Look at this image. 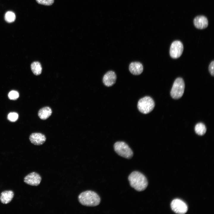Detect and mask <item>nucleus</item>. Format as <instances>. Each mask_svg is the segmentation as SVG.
<instances>
[{"label": "nucleus", "instance_id": "nucleus-10", "mask_svg": "<svg viewBox=\"0 0 214 214\" xmlns=\"http://www.w3.org/2000/svg\"><path fill=\"white\" fill-rule=\"evenodd\" d=\"M31 142L33 144L37 145L43 144L46 140L44 135L40 133H32L29 137Z\"/></svg>", "mask_w": 214, "mask_h": 214}, {"label": "nucleus", "instance_id": "nucleus-19", "mask_svg": "<svg viewBox=\"0 0 214 214\" xmlns=\"http://www.w3.org/2000/svg\"><path fill=\"white\" fill-rule=\"evenodd\" d=\"M18 115L16 112H10L9 114L7 116L8 119L11 122L16 121L18 119Z\"/></svg>", "mask_w": 214, "mask_h": 214}, {"label": "nucleus", "instance_id": "nucleus-16", "mask_svg": "<svg viewBox=\"0 0 214 214\" xmlns=\"http://www.w3.org/2000/svg\"><path fill=\"white\" fill-rule=\"evenodd\" d=\"M195 132L200 136L204 135L206 132L207 129L205 125L202 123L196 124L195 127Z\"/></svg>", "mask_w": 214, "mask_h": 214}, {"label": "nucleus", "instance_id": "nucleus-15", "mask_svg": "<svg viewBox=\"0 0 214 214\" xmlns=\"http://www.w3.org/2000/svg\"><path fill=\"white\" fill-rule=\"evenodd\" d=\"M31 70L34 74L37 75H40L42 71V67L41 64L38 62H32L31 65Z\"/></svg>", "mask_w": 214, "mask_h": 214}, {"label": "nucleus", "instance_id": "nucleus-4", "mask_svg": "<svg viewBox=\"0 0 214 214\" xmlns=\"http://www.w3.org/2000/svg\"><path fill=\"white\" fill-rule=\"evenodd\" d=\"M114 149L118 155L125 158L130 159L133 155V152L131 149L124 142H116L114 145Z\"/></svg>", "mask_w": 214, "mask_h": 214}, {"label": "nucleus", "instance_id": "nucleus-7", "mask_svg": "<svg viewBox=\"0 0 214 214\" xmlns=\"http://www.w3.org/2000/svg\"><path fill=\"white\" fill-rule=\"evenodd\" d=\"M171 206L172 210L178 214H185L187 212L188 210L186 204L179 199L173 200L171 202Z\"/></svg>", "mask_w": 214, "mask_h": 214}, {"label": "nucleus", "instance_id": "nucleus-13", "mask_svg": "<svg viewBox=\"0 0 214 214\" xmlns=\"http://www.w3.org/2000/svg\"><path fill=\"white\" fill-rule=\"evenodd\" d=\"M14 195L13 192L11 191H4L1 194L0 201L3 204H8L12 200Z\"/></svg>", "mask_w": 214, "mask_h": 214}, {"label": "nucleus", "instance_id": "nucleus-5", "mask_svg": "<svg viewBox=\"0 0 214 214\" xmlns=\"http://www.w3.org/2000/svg\"><path fill=\"white\" fill-rule=\"evenodd\" d=\"M185 87L183 79L181 78H177L175 80L171 90V96L175 99L180 98L184 93Z\"/></svg>", "mask_w": 214, "mask_h": 214}, {"label": "nucleus", "instance_id": "nucleus-21", "mask_svg": "<svg viewBox=\"0 0 214 214\" xmlns=\"http://www.w3.org/2000/svg\"><path fill=\"white\" fill-rule=\"evenodd\" d=\"M214 61H212L210 63L209 67V70L211 75L214 76Z\"/></svg>", "mask_w": 214, "mask_h": 214}, {"label": "nucleus", "instance_id": "nucleus-2", "mask_svg": "<svg viewBox=\"0 0 214 214\" xmlns=\"http://www.w3.org/2000/svg\"><path fill=\"white\" fill-rule=\"evenodd\" d=\"M78 200L82 205L86 206H96L99 204L100 199L94 191H86L81 193L78 196Z\"/></svg>", "mask_w": 214, "mask_h": 214}, {"label": "nucleus", "instance_id": "nucleus-11", "mask_svg": "<svg viewBox=\"0 0 214 214\" xmlns=\"http://www.w3.org/2000/svg\"><path fill=\"white\" fill-rule=\"evenodd\" d=\"M195 27L199 29L206 28L208 26V21L206 17L203 15L196 16L193 20Z\"/></svg>", "mask_w": 214, "mask_h": 214}, {"label": "nucleus", "instance_id": "nucleus-12", "mask_svg": "<svg viewBox=\"0 0 214 214\" xmlns=\"http://www.w3.org/2000/svg\"><path fill=\"white\" fill-rule=\"evenodd\" d=\"M129 69L132 74L135 75H138L142 72L143 67L142 64L140 62H135L130 63Z\"/></svg>", "mask_w": 214, "mask_h": 214}, {"label": "nucleus", "instance_id": "nucleus-9", "mask_svg": "<svg viewBox=\"0 0 214 214\" xmlns=\"http://www.w3.org/2000/svg\"><path fill=\"white\" fill-rule=\"evenodd\" d=\"M117 76L115 73L113 71H109L104 75L103 78L104 84L108 87L113 85L116 82Z\"/></svg>", "mask_w": 214, "mask_h": 214}, {"label": "nucleus", "instance_id": "nucleus-8", "mask_svg": "<svg viewBox=\"0 0 214 214\" xmlns=\"http://www.w3.org/2000/svg\"><path fill=\"white\" fill-rule=\"evenodd\" d=\"M40 176L35 172H32L28 174L24 178V182L26 184L32 186H37L41 181Z\"/></svg>", "mask_w": 214, "mask_h": 214}, {"label": "nucleus", "instance_id": "nucleus-20", "mask_svg": "<svg viewBox=\"0 0 214 214\" xmlns=\"http://www.w3.org/2000/svg\"><path fill=\"white\" fill-rule=\"evenodd\" d=\"M36 1L39 4L49 6L53 4L54 0H36Z\"/></svg>", "mask_w": 214, "mask_h": 214}, {"label": "nucleus", "instance_id": "nucleus-1", "mask_svg": "<svg viewBox=\"0 0 214 214\" xmlns=\"http://www.w3.org/2000/svg\"><path fill=\"white\" fill-rule=\"evenodd\" d=\"M128 179L131 186L137 191H143L147 186L148 182L146 177L138 171L132 172L129 175Z\"/></svg>", "mask_w": 214, "mask_h": 214}, {"label": "nucleus", "instance_id": "nucleus-17", "mask_svg": "<svg viewBox=\"0 0 214 214\" xmlns=\"http://www.w3.org/2000/svg\"><path fill=\"white\" fill-rule=\"evenodd\" d=\"M16 19V16L14 12L11 11H8L6 12L4 15V19L8 23L14 22Z\"/></svg>", "mask_w": 214, "mask_h": 214}, {"label": "nucleus", "instance_id": "nucleus-18", "mask_svg": "<svg viewBox=\"0 0 214 214\" xmlns=\"http://www.w3.org/2000/svg\"><path fill=\"white\" fill-rule=\"evenodd\" d=\"M8 97L9 99L12 100H15L19 97L18 92L15 90H12L9 92L8 94Z\"/></svg>", "mask_w": 214, "mask_h": 214}, {"label": "nucleus", "instance_id": "nucleus-6", "mask_svg": "<svg viewBox=\"0 0 214 214\" xmlns=\"http://www.w3.org/2000/svg\"><path fill=\"white\" fill-rule=\"evenodd\" d=\"M183 50V46L182 42L179 40L174 41L170 47V56L172 58L177 59L181 56Z\"/></svg>", "mask_w": 214, "mask_h": 214}, {"label": "nucleus", "instance_id": "nucleus-3", "mask_svg": "<svg viewBox=\"0 0 214 214\" xmlns=\"http://www.w3.org/2000/svg\"><path fill=\"white\" fill-rule=\"evenodd\" d=\"M155 106L154 100L151 97L148 96L140 99L137 104L139 110L144 114H147L151 112L154 109Z\"/></svg>", "mask_w": 214, "mask_h": 214}, {"label": "nucleus", "instance_id": "nucleus-14", "mask_svg": "<svg viewBox=\"0 0 214 214\" xmlns=\"http://www.w3.org/2000/svg\"><path fill=\"white\" fill-rule=\"evenodd\" d=\"M52 113L51 109L49 107H44L41 108L38 112V115L40 118L43 120L48 119Z\"/></svg>", "mask_w": 214, "mask_h": 214}]
</instances>
